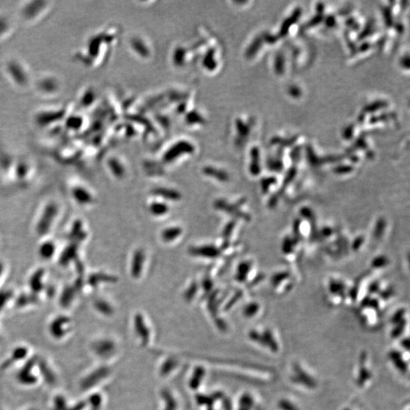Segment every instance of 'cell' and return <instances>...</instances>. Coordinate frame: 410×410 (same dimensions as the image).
<instances>
[{"label": "cell", "instance_id": "cell-18", "mask_svg": "<svg viewBox=\"0 0 410 410\" xmlns=\"http://www.w3.org/2000/svg\"><path fill=\"white\" fill-rule=\"evenodd\" d=\"M109 166L113 173L117 177H123V175H124V170H123V167L120 165V163L117 162L115 160H112V161H109Z\"/></svg>", "mask_w": 410, "mask_h": 410}, {"label": "cell", "instance_id": "cell-8", "mask_svg": "<svg viewBox=\"0 0 410 410\" xmlns=\"http://www.w3.org/2000/svg\"><path fill=\"white\" fill-rule=\"evenodd\" d=\"M16 28L15 20L6 12H0V42L9 39Z\"/></svg>", "mask_w": 410, "mask_h": 410}, {"label": "cell", "instance_id": "cell-14", "mask_svg": "<svg viewBox=\"0 0 410 410\" xmlns=\"http://www.w3.org/2000/svg\"><path fill=\"white\" fill-rule=\"evenodd\" d=\"M54 252L55 245L52 242H44L39 248V254L44 259H49L53 257Z\"/></svg>", "mask_w": 410, "mask_h": 410}, {"label": "cell", "instance_id": "cell-17", "mask_svg": "<svg viewBox=\"0 0 410 410\" xmlns=\"http://www.w3.org/2000/svg\"><path fill=\"white\" fill-rule=\"evenodd\" d=\"M150 210L155 216H163L168 212L169 207L162 202H154L151 205Z\"/></svg>", "mask_w": 410, "mask_h": 410}, {"label": "cell", "instance_id": "cell-22", "mask_svg": "<svg viewBox=\"0 0 410 410\" xmlns=\"http://www.w3.org/2000/svg\"><path fill=\"white\" fill-rule=\"evenodd\" d=\"M202 286H203L205 292H208L209 291L211 290L212 287H213V283H212L211 280H210V278H206L203 280Z\"/></svg>", "mask_w": 410, "mask_h": 410}, {"label": "cell", "instance_id": "cell-13", "mask_svg": "<svg viewBox=\"0 0 410 410\" xmlns=\"http://www.w3.org/2000/svg\"><path fill=\"white\" fill-rule=\"evenodd\" d=\"M182 229L179 227H170V228L166 229L162 233V239L165 242H172L177 239L181 234H182Z\"/></svg>", "mask_w": 410, "mask_h": 410}, {"label": "cell", "instance_id": "cell-4", "mask_svg": "<svg viewBox=\"0 0 410 410\" xmlns=\"http://www.w3.org/2000/svg\"><path fill=\"white\" fill-rule=\"evenodd\" d=\"M289 380L305 391H312L318 386V381L315 375L300 362H294L291 365Z\"/></svg>", "mask_w": 410, "mask_h": 410}, {"label": "cell", "instance_id": "cell-6", "mask_svg": "<svg viewBox=\"0 0 410 410\" xmlns=\"http://www.w3.org/2000/svg\"><path fill=\"white\" fill-rule=\"evenodd\" d=\"M251 338L260 346L269 350L271 353L277 354L281 350L280 340L277 333L272 329L266 328L262 332L251 333Z\"/></svg>", "mask_w": 410, "mask_h": 410}, {"label": "cell", "instance_id": "cell-19", "mask_svg": "<svg viewBox=\"0 0 410 410\" xmlns=\"http://www.w3.org/2000/svg\"><path fill=\"white\" fill-rule=\"evenodd\" d=\"M248 270H249V266L248 264L243 263L239 265V268H238L237 276H236V278L239 281L242 282L245 280Z\"/></svg>", "mask_w": 410, "mask_h": 410}, {"label": "cell", "instance_id": "cell-2", "mask_svg": "<svg viewBox=\"0 0 410 410\" xmlns=\"http://www.w3.org/2000/svg\"><path fill=\"white\" fill-rule=\"evenodd\" d=\"M32 88H34L36 94L40 97L54 98L62 92L63 82L54 73H41L33 79Z\"/></svg>", "mask_w": 410, "mask_h": 410}, {"label": "cell", "instance_id": "cell-20", "mask_svg": "<svg viewBox=\"0 0 410 410\" xmlns=\"http://www.w3.org/2000/svg\"><path fill=\"white\" fill-rule=\"evenodd\" d=\"M198 289V285L196 283H193L191 285H190V288L187 289V292H185V298L187 300H191L195 295H196V292H197Z\"/></svg>", "mask_w": 410, "mask_h": 410}, {"label": "cell", "instance_id": "cell-7", "mask_svg": "<svg viewBox=\"0 0 410 410\" xmlns=\"http://www.w3.org/2000/svg\"><path fill=\"white\" fill-rule=\"evenodd\" d=\"M405 353H409L400 350H391L388 353V359L393 366L404 376L409 372V359L405 358Z\"/></svg>", "mask_w": 410, "mask_h": 410}, {"label": "cell", "instance_id": "cell-23", "mask_svg": "<svg viewBox=\"0 0 410 410\" xmlns=\"http://www.w3.org/2000/svg\"><path fill=\"white\" fill-rule=\"evenodd\" d=\"M256 309H257V306H255V305H251V306H248L247 309H245V315H253V314L255 313Z\"/></svg>", "mask_w": 410, "mask_h": 410}, {"label": "cell", "instance_id": "cell-9", "mask_svg": "<svg viewBox=\"0 0 410 410\" xmlns=\"http://www.w3.org/2000/svg\"><path fill=\"white\" fill-rule=\"evenodd\" d=\"M190 253L193 255L207 257V258H216L220 254V250L214 245H206L199 247H194L190 249Z\"/></svg>", "mask_w": 410, "mask_h": 410}, {"label": "cell", "instance_id": "cell-16", "mask_svg": "<svg viewBox=\"0 0 410 410\" xmlns=\"http://www.w3.org/2000/svg\"><path fill=\"white\" fill-rule=\"evenodd\" d=\"M205 173L206 174L208 175V176H212V177L215 178V179H217L219 181H222V182H226V181L228 180L229 176L227 174V173L223 171H220L219 170H217V169L212 168V167H207L205 170Z\"/></svg>", "mask_w": 410, "mask_h": 410}, {"label": "cell", "instance_id": "cell-12", "mask_svg": "<svg viewBox=\"0 0 410 410\" xmlns=\"http://www.w3.org/2000/svg\"><path fill=\"white\" fill-rule=\"evenodd\" d=\"M72 194L73 197L79 203L85 205V204L91 203L92 201L91 194L84 188H81V187L74 188L72 191Z\"/></svg>", "mask_w": 410, "mask_h": 410}, {"label": "cell", "instance_id": "cell-3", "mask_svg": "<svg viewBox=\"0 0 410 410\" xmlns=\"http://www.w3.org/2000/svg\"><path fill=\"white\" fill-rule=\"evenodd\" d=\"M53 7V3L47 1L24 2L18 8V15L23 22L33 24L47 16Z\"/></svg>", "mask_w": 410, "mask_h": 410}, {"label": "cell", "instance_id": "cell-1", "mask_svg": "<svg viewBox=\"0 0 410 410\" xmlns=\"http://www.w3.org/2000/svg\"><path fill=\"white\" fill-rule=\"evenodd\" d=\"M3 71L12 86L20 91L31 88L33 77L27 63L18 59L11 58L3 65Z\"/></svg>", "mask_w": 410, "mask_h": 410}, {"label": "cell", "instance_id": "cell-10", "mask_svg": "<svg viewBox=\"0 0 410 410\" xmlns=\"http://www.w3.org/2000/svg\"><path fill=\"white\" fill-rule=\"evenodd\" d=\"M144 254L141 250H136L132 264V275L135 278L140 277L144 262Z\"/></svg>", "mask_w": 410, "mask_h": 410}, {"label": "cell", "instance_id": "cell-15", "mask_svg": "<svg viewBox=\"0 0 410 410\" xmlns=\"http://www.w3.org/2000/svg\"><path fill=\"white\" fill-rule=\"evenodd\" d=\"M277 406L278 410H300V406L295 401L286 397L279 400Z\"/></svg>", "mask_w": 410, "mask_h": 410}, {"label": "cell", "instance_id": "cell-5", "mask_svg": "<svg viewBox=\"0 0 410 410\" xmlns=\"http://www.w3.org/2000/svg\"><path fill=\"white\" fill-rule=\"evenodd\" d=\"M374 378L372 368L370 365L368 353L362 352L358 361L355 375V382L358 388L365 389L371 385Z\"/></svg>", "mask_w": 410, "mask_h": 410}, {"label": "cell", "instance_id": "cell-21", "mask_svg": "<svg viewBox=\"0 0 410 410\" xmlns=\"http://www.w3.org/2000/svg\"><path fill=\"white\" fill-rule=\"evenodd\" d=\"M233 227H234V223H233V222H230V223L227 224V227L224 229L223 233H222V236H223L225 239H228V238L230 237Z\"/></svg>", "mask_w": 410, "mask_h": 410}, {"label": "cell", "instance_id": "cell-11", "mask_svg": "<svg viewBox=\"0 0 410 410\" xmlns=\"http://www.w3.org/2000/svg\"><path fill=\"white\" fill-rule=\"evenodd\" d=\"M153 194L168 200L177 201L180 199V193L174 190L166 188H158L153 190Z\"/></svg>", "mask_w": 410, "mask_h": 410}]
</instances>
